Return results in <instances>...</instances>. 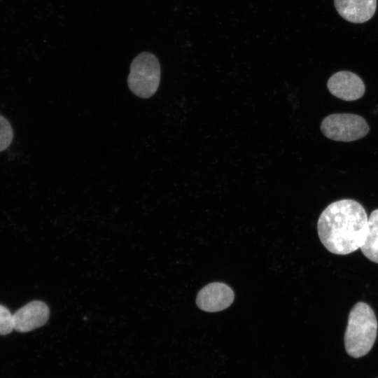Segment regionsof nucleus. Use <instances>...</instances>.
I'll list each match as a JSON object with an SVG mask.
<instances>
[{"mask_svg":"<svg viewBox=\"0 0 378 378\" xmlns=\"http://www.w3.org/2000/svg\"><path fill=\"white\" fill-rule=\"evenodd\" d=\"M368 218L358 202L344 199L330 204L321 214L317 231L326 248L332 253L346 255L363 244Z\"/></svg>","mask_w":378,"mask_h":378,"instance_id":"obj_1","label":"nucleus"},{"mask_svg":"<svg viewBox=\"0 0 378 378\" xmlns=\"http://www.w3.org/2000/svg\"><path fill=\"white\" fill-rule=\"evenodd\" d=\"M378 323L372 307L358 302L351 309L344 333V346L347 354L359 358L372 347L377 335Z\"/></svg>","mask_w":378,"mask_h":378,"instance_id":"obj_2","label":"nucleus"},{"mask_svg":"<svg viewBox=\"0 0 378 378\" xmlns=\"http://www.w3.org/2000/svg\"><path fill=\"white\" fill-rule=\"evenodd\" d=\"M160 81V65L157 57L144 51L136 56L130 65L127 84L130 91L143 99L152 97Z\"/></svg>","mask_w":378,"mask_h":378,"instance_id":"obj_3","label":"nucleus"},{"mask_svg":"<svg viewBox=\"0 0 378 378\" xmlns=\"http://www.w3.org/2000/svg\"><path fill=\"white\" fill-rule=\"evenodd\" d=\"M321 130L330 139L349 142L365 136L370 127L366 120L358 115L333 113L322 120Z\"/></svg>","mask_w":378,"mask_h":378,"instance_id":"obj_4","label":"nucleus"},{"mask_svg":"<svg viewBox=\"0 0 378 378\" xmlns=\"http://www.w3.org/2000/svg\"><path fill=\"white\" fill-rule=\"evenodd\" d=\"M234 298V293L229 286L221 282H213L199 291L196 304L203 311L216 312L230 307Z\"/></svg>","mask_w":378,"mask_h":378,"instance_id":"obj_5","label":"nucleus"},{"mask_svg":"<svg viewBox=\"0 0 378 378\" xmlns=\"http://www.w3.org/2000/svg\"><path fill=\"white\" fill-rule=\"evenodd\" d=\"M329 92L344 101H355L365 94V87L362 79L356 74L338 71L330 76L327 83Z\"/></svg>","mask_w":378,"mask_h":378,"instance_id":"obj_6","label":"nucleus"},{"mask_svg":"<svg viewBox=\"0 0 378 378\" xmlns=\"http://www.w3.org/2000/svg\"><path fill=\"white\" fill-rule=\"evenodd\" d=\"M49 315L50 310L45 302H30L13 314L14 328L20 332L31 331L46 324Z\"/></svg>","mask_w":378,"mask_h":378,"instance_id":"obj_7","label":"nucleus"},{"mask_svg":"<svg viewBox=\"0 0 378 378\" xmlns=\"http://www.w3.org/2000/svg\"><path fill=\"white\" fill-rule=\"evenodd\" d=\"M337 13L352 23H363L374 14L377 0H334Z\"/></svg>","mask_w":378,"mask_h":378,"instance_id":"obj_8","label":"nucleus"},{"mask_svg":"<svg viewBox=\"0 0 378 378\" xmlns=\"http://www.w3.org/2000/svg\"><path fill=\"white\" fill-rule=\"evenodd\" d=\"M360 248L368 259L378 263V209L368 218L365 238Z\"/></svg>","mask_w":378,"mask_h":378,"instance_id":"obj_9","label":"nucleus"},{"mask_svg":"<svg viewBox=\"0 0 378 378\" xmlns=\"http://www.w3.org/2000/svg\"><path fill=\"white\" fill-rule=\"evenodd\" d=\"M13 138V132L8 120L0 115V152L6 149Z\"/></svg>","mask_w":378,"mask_h":378,"instance_id":"obj_10","label":"nucleus"},{"mask_svg":"<svg viewBox=\"0 0 378 378\" xmlns=\"http://www.w3.org/2000/svg\"><path fill=\"white\" fill-rule=\"evenodd\" d=\"M14 328V316L11 312L0 304V335H6L10 333Z\"/></svg>","mask_w":378,"mask_h":378,"instance_id":"obj_11","label":"nucleus"}]
</instances>
